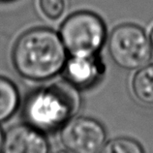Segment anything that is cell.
<instances>
[{"label": "cell", "mask_w": 153, "mask_h": 153, "mask_svg": "<svg viewBox=\"0 0 153 153\" xmlns=\"http://www.w3.org/2000/svg\"><path fill=\"white\" fill-rule=\"evenodd\" d=\"M12 59L22 78L45 82L63 71L68 51L58 32L47 27H36L19 36L14 46Z\"/></svg>", "instance_id": "6da1fadb"}, {"label": "cell", "mask_w": 153, "mask_h": 153, "mask_svg": "<svg viewBox=\"0 0 153 153\" xmlns=\"http://www.w3.org/2000/svg\"><path fill=\"white\" fill-rule=\"evenodd\" d=\"M79 107V97L69 82L40 87L27 96L22 116L25 123L43 133L61 129Z\"/></svg>", "instance_id": "7a4b0ae2"}, {"label": "cell", "mask_w": 153, "mask_h": 153, "mask_svg": "<svg viewBox=\"0 0 153 153\" xmlns=\"http://www.w3.org/2000/svg\"><path fill=\"white\" fill-rule=\"evenodd\" d=\"M58 33L68 53L76 56L97 55L107 38L104 21L89 11H79L67 17Z\"/></svg>", "instance_id": "3957f363"}, {"label": "cell", "mask_w": 153, "mask_h": 153, "mask_svg": "<svg viewBox=\"0 0 153 153\" xmlns=\"http://www.w3.org/2000/svg\"><path fill=\"white\" fill-rule=\"evenodd\" d=\"M108 50L116 65L124 70H138L152 57L147 34L139 25L124 23L116 26L108 38Z\"/></svg>", "instance_id": "277c9868"}, {"label": "cell", "mask_w": 153, "mask_h": 153, "mask_svg": "<svg viewBox=\"0 0 153 153\" xmlns=\"http://www.w3.org/2000/svg\"><path fill=\"white\" fill-rule=\"evenodd\" d=\"M107 133L98 120L86 116L72 117L60 129V140L73 153H98L106 143Z\"/></svg>", "instance_id": "5b68a950"}, {"label": "cell", "mask_w": 153, "mask_h": 153, "mask_svg": "<svg viewBox=\"0 0 153 153\" xmlns=\"http://www.w3.org/2000/svg\"><path fill=\"white\" fill-rule=\"evenodd\" d=\"M3 153H50L45 133L27 123L12 126L5 133Z\"/></svg>", "instance_id": "8992f818"}, {"label": "cell", "mask_w": 153, "mask_h": 153, "mask_svg": "<svg viewBox=\"0 0 153 153\" xmlns=\"http://www.w3.org/2000/svg\"><path fill=\"white\" fill-rule=\"evenodd\" d=\"M66 80L76 88H87L97 82L103 73V65L97 55H71L64 66Z\"/></svg>", "instance_id": "52a82bcc"}, {"label": "cell", "mask_w": 153, "mask_h": 153, "mask_svg": "<svg viewBox=\"0 0 153 153\" xmlns=\"http://www.w3.org/2000/svg\"><path fill=\"white\" fill-rule=\"evenodd\" d=\"M132 90L138 101L153 105V64L138 69L132 79Z\"/></svg>", "instance_id": "ba28073f"}, {"label": "cell", "mask_w": 153, "mask_h": 153, "mask_svg": "<svg viewBox=\"0 0 153 153\" xmlns=\"http://www.w3.org/2000/svg\"><path fill=\"white\" fill-rule=\"evenodd\" d=\"M19 106V93L13 82L0 76V123L11 118Z\"/></svg>", "instance_id": "9c48e42d"}, {"label": "cell", "mask_w": 153, "mask_h": 153, "mask_svg": "<svg viewBox=\"0 0 153 153\" xmlns=\"http://www.w3.org/2000/svg\"><path fill=\"white\" fill-rule=\"evenodd\" d=\"M98 153H144L139 142L130 138H116L105 143Z\"/></svg>", "instance_id": "30bf717a"}, {"label": "cell", "mask_w": 153, "mask_h": 153, "mask_svg": "<svg viewBox=\"0 0 153 153\" xmlns=\"http://www.w3.org/2000/svg\"><path fill=\"white\" fill-rule=\"evenodd\" d=\"M38 8L45 19L56 21L66 10V0H38Z\"/></svg>", "instance_id": "8fae6325"}, {"label": "cell", "mask_w": 153, "mask_h": 153, "mask_svg": "<svg viewBox=\"0 0 153 153\" xmlns=\"http://www.w3.org/2000/svg\"><path fill=\"white\" fill-rule=\"evenodd\" d=\"M4 136L5 134L3 133V130L0 127V153H3V143H4Z\"/></svg>", "instance_id": "7c38bea8"}, {"label": "cell", "mask_w": 153, "mask_h": 153, "mask_svg": "<svg viewBox=\"0 0 153 153\" xmlns=\"http://www.w3.org/2000/svg\"><path fill=\"white\" fill-rule=\"evenodd\" d=\"M147 36H148V40H149V44H150L151 50L153 51V26L151 27V29L149 31V34H148Z\"/></svg>", "instance_id": "4fadbf2b"}, {"label": "cell", "mask_w": 153, "mask_h": 153, "mask_svg": "<svg viewBox=\"0 0 153 153\" xmlns=\"http://www.w3.org/2000/svg\"><path fill=\"white\" fill-rule=\"evenodd\" d=\"M54 153H73V152H71V151H69V150L65 149V150H58V151H56V152H54Z\"/></svg>", "instance_id": "5bb4252c"}]
</instances>
